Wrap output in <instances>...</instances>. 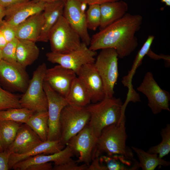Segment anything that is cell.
<instances>
[{"instance_id":"cell-1","label":"cell","mask_w":170,"mask_h":170,"mask_svg":"<svg viewBox=\"0 0 170 170\" xmlns=\"http://www.w3.org/2000/svg\"><path fill=\"white\" fill-rule=\"evenodd\" d=\"M143 18L127 13L123 17L100 30L91 38L89 48L96 51L114 48L120 58L130 55L138 45L135 33L140 29Z\"/></svg>"},{"instance_id":"cell-2","label":"cell","mask_w":170,"mask_h":170,"mask_svg":"<svg viewBox=\"0 0 170 170\" xmlns=\"http://www.w3.org/2000/svg\"><path fill=\"white\" fill-rule=\"evenodd\" d=\"M120 98H105L86 106L90 115L88 125L96 138L102 130L109 125L119 123L125 118V111Z\"/></svg>"},{"instance_id":"cell-3","label":"cell","mask_w":170,"mask_h":170,"mask_svg":"<svg viewBox=\"0 0 170 170\" xmlns=\"http://www.w3.org/2000/svg\"><path fill=\"white\" fill-rule=\"evenodd\" d=\"M125 122V118L119 123L109 125L102 130L96 141V148L100 153L110 156L122 155L133 158L132 150L126 145Z\"/></svg>"},{"instance_id":"cell-4","label":"cell","mask_w":170,"mask_h":170,"mask_svg":"<svg viewBox=\"0 0 170 170\" xmlns=\"http://www.w3.org/2000/svg\"><path fill=\"white\" fill-rule=\"evenodd\" d=\"M47 68L45 63L39 65L34 71L32 78L23 94L20 98L21 107L35 112L48 111V100L43 84Z\"/></svg>"},{"instance_id":"cell-5","label":"cell","mask_w":170,"mask_h":170,"mask_svg":"<svg viewBox=\"0 0 170 170\" xmlns=\"http://www.w3.org/2000/svg\"><path fill=\"white\" fill-rule=\"evenodd\" d=\"M51 52L66 54L77 49L82 43L81 39L63 15L52 27L49 34Z\"/></svg>"},{"instance_id":"cell-6","label":"cell","mask_w":170,"mask_h":170,"mask_svg":"<svg viewBox=\"0 0 170 170\" xmlns=\"http://www.w3.org/2000/svg\"><path fill=\"white\" fill-rule=\"evenodd\" d=\"M118 58L115 49H101L94 63L103 81L105 98L113 97L115 85L119 76Z\"/></svg>"},{"instance_id":"cell-7","label":"cell","mask_w":170,"mask_h":170,"mask_svg":"<svg viewBox=\"0 0 170 170\" xmlns=\"http://www.w3.org/2000/svg\"><path fill=\"white\" fill-rule=\"evenodd\" d=\"M90 115L86 107L68 105L61 113L60 122L61 136L60 140L65 145L69 140L76 135L89 121Z\"/></svg>"},{"instance_id":"cell-8","label":"cell","mask_w":170,"mask_h":170,"mask_svg":"<svg viewBox=\"0 0 170 170\" xmlns=\"http://www.w3.org/2000/svg\"><path fill=\"white\" fill-rule=\"evenodd\" d=\"M88 46L82 42L77 49L69 53L60 54L51 51L47 53L46 56L49 62L71 70L77 75L83 65L94 63L95 61L97 52L90 49Z\"/></svg>"},{"instance_id":"cell-9","label":"cell","mask_w":170,"mask_h":170,"mask_svg":"<svg viewBox=\"0 0 170 170\" xmlns=\"http://www.w3.org/2000/svg\"><path fill=\"white\" fill-rule=\"evenodd\" d=\"M137 90L147 97L148 105L153 114H157L163 110L170 111V94L159 86L151 72L148 71L146 73Z\"/></svg>"},{"instance_id":"cell-10","label":"cell","mask_w":170,"mask_h":170,"mask_svg":"<svg viewBox=\"0 0 170 170\" xmlns=\"http://www.w3.org/2000/svg\"><path fill=\"white\" fill-rule=\"evenodd\" d=\"M48 100V140H60L61 136L60 118L62 110L68 103L64 97L54 90L46 82L43 84Z\"/></svg>"},{"instance_id":"cell-11","label":"cell","mask_w":170,"mask_h":170,"mask_svg":"<svg viewBox=\"0 0 170 170\" xmlns=\"http://www.w3.org/2000/svg\"><path fill=\"white\" fill-rule=\"evenodd\" d=\"M87 5L80 0H65L63 16L79 36L82 42L89 46L91 37L86 24Z\"/></svg>"},{"instance_id":"cell-12","label":"cell","mask_w":170,"mask_h":170,"mask_svg":"<svg viewBox=\"0 0 170 170\" xmlns=\"http://www.w3.org/2000/svg\"><path fill=\"white\" fill-rule=\"evenodd\" d=\"M25 68L17 62L0 61V81L5 86L24 93L29 84L28 75Z\"/></svg>"},{"instance_id":"cell-13","label":"cell","mask_w":170,"mask_h":170,"mask_svg":"<svg viewBox=\"0 0 170 170\" xmlns=\"http://www.w3.org/2000/svg\"><path fill=\"white\" fill-rule=\"evenodd\" d=\"M97 139L88 124L71 137L65 145L69 146L74 153L78 154L77 163L83 162L89 165L92 160L93 151L96 147Z\"/></svg>"},{"instance_id":"cell-14","label":"cell","mask_w":170,"mask_h":170,"mask_svg":"<svg viewBox=\"0 0 170 170\" xmlns=\"http://www.w3.org/2000/svg\"><path fill=\"white\" fill-rule=\"evenodd\" d=\"M76 75L78 78L88 92L91 102L96 103L105 98L103 81L94 63L83 65Z\"/></svg>"},{"instance_id":"cell-15","label":"cell","mask_w":170,"mask_h":170,"mask_svg":"<svg viewBox=\"0 0 170 170\" xmlns=\"http://www.w3.org/2000/svg\"><path fill=\"white\" fill-rule=\"evenodd\" d=\"M76 74L73 71L58 65L47 69L44 82L56 92L65 97Z\"/></svg>"},{"instance_id":"cell-16","label":"cell","mask_w":170,"mask_h":170,"mask_svg":"<svg viewBox=\"0 0 170 170\" xmlns=\"http://www.w3.org/2000/svg\"><path fill=\"white\" fill-rule=\"evenodd\" d=\"M45 4L30 0L9 6L5 8L4 20L16 27L30 16L43 12Z\"/></svg>"},{"instance_id":"cell-17","label":"cell","mask_w":170,"mask_h":170,"mask_svg":"<svg viewBox=\"0 0 170 170\" xmlns=\"http://www.w3.org/2000/svg\"><path fill=\"white\" fill-rule=\"evenodd\" d=\"M43 141L26 124L23 123L13 142L7 149L11 153H26Z\"/></svg>"},{"instance_id":"cell-18","label":"cell","mask_w":170,"mask_h":170,"mask_svg":"<svg viewBox=\"0 0 170 170\" xmlns=\"http://www.w3.org/2000/svg\"><path fill=\"white\" fill-rule=\"evenodd\" d=\"M61 151L54 154H39L29 157L20 161L13 167L15 170H26L29 166L37 164L53 162L54 165L65 163L72 159L74 154L71 149L68 145Z\"/></svg>"},{"instance_id":"cell-19","label":"cell","mask_w":170,"mask_h":170,"mask_svg":"<svg viewBox=\"0 0 170 170\" xmlns=\"http://www.w3.org/2000/svg\"><path fill=\"white\" fill-rule=\"evenodd\" d=\"M44 21L43 12L30 16L15 27L16 38L20 40L37 42Z\"/></svg>"},{"instance_id":"cell-20","label":"cell","mask_w":170,"mask_h":170,"mask_svg":"<svg viewBox=\"0 0 170 170\" xmlns=\"http://www.w3.org/2000/svg\"><path fill=\"white\" fill-rule=\"evenodd\" d=\"M65 146L60 140H47L42 142L29 151L21 154L11 153L8 162L9 169H12L18 162L29 157L39 154L48 155L59 152L62 150Z\"/></svg>"},{"instance_id":"cell-21","label":"cell","mask_w":170,"mask_h":170,"mask_svg":"<svg viewBox=\"0 0 170 170\" xmlns=\"http://www.w3.org/2000/svg\"><path fill=\"white\" fill-rule=\"evenodd\" d=\"M64 1H58L45 3L43 11L44 17L43 26L37 42L48 41L49 32L59 18L63 15Z\"/></svg>"},{"instance_id":"cell-22","label":"cell","mask_w":170,"mask_h":170,"mask_svg":"<svg viewBox=\"0 0 170 170\" xmlns=\"http://www.w3.org/2000/svg\"><path fill=\"white\" fill-rule=\"evenodd\" d=\"M100 7L99 30L123 17L128 9L127 3L122 0L105 3L100 5Z\"/></svg>"},{"instance_id":"cell-23","label":"cell","mask_w":170,"mask_h":170,"mask_svg":"<svg viewBox=\"0 0 170 170\" xmlns=\"http://www.w3.org/2000/svg\"><path fill=\"white\" fill-rule=\"evenodd\" d=\"M39 49L35 42L19 39L16 57L17 62L24 67L32 64L38 58Z\"/></svg>"},{"instance_id":"cell-24","label":"cell","mask_w":170,"mask_h":170,"mask_svg":"<svg viewBox=\"0 0 170 170\" xmlns=\"http://www.w3.org/2000/svg\"><path fill=\"white\" fill-rule=\"evenodd\" d=\"M101 164L107 170H133L138 169L139 162L134 158H129L122 155L99 156Z\"/></svg>"},{"instance_id":"cell-25","label":"cell","mask_w":170,"mask_h":170,"mask_svg":"<svg viewBox=\"0 0 170 170\" xmlns=\"http://www.w3.org/2000/svg\"><path fill=\"white\" fill-rule=\"evenodd\" d=\"M65 98L68 105L76 106L86 107L91 102L88 92L77 77Z\"/></svg>"},{"instance_id":"cell-26","label":"cell","mask_w":170,"mask_h":170,"mask_svg":"<svg viewBox=\"0 0 170 170\" xmlns=\"http://www.w3.org/2000/svg\"><path fill=\"white\" fill-rule=\"evenodd\" d=\"M154 38L155 37L153 35H150L148 37L137 54L131 69L128 71L127 75L124 76L122 78V83L125 87L128 88V93L132 94L135 91L132 84L133 77L136 70L141 65L144 58L147 54L150 49V46Z\"/></svg>"},{"instance_id":"cell-27","label":"cell","mask_w":170,"mask_h":170,"mask_svg":"<svg viewBox=\"0 0 170 170\" xmlns=\"http://www.w3.org/2000/svg\"><path fill=\"white\" fill-rule=\"evenodd\" d=\"M132 149L139 159V168L143 170H154L158 166L167 167L170 165L169 161L160 158L156 154L150 153L133 146Z\"/></svg>"},{"instance_id":"cell-28","label":"cell","mask_w":170,"mask_h":170,"mask_svg":"<svg viewBox=\"0 0 170 170\" xmlns=\"http://www.w3.org/2000/svg\"><path fill=\"white\" fill-rule=\"evenodd\" d=\"M48 111L35 112L26 123L43 142L48 140Z\"/></svg>"},{"instance_id":"cell-29","label":"cell","mask_w":170,"mask_h":170,"mask_svg":"<svg viewBox=\"0 0 170 170\" xmlns=\"http://www.w3.org/2000/svg\"><path fill=\"white\" fill-rule=\"evenodd\" d=\"M22 124L11 121L0 120V143L3 151L13 142Z\"/></svg>"},{"instance_id":"cell-30","label":"cell","mask_w":170,"mask_h":170,"mask_svg":"<svg viewBox=\"0 0 170 170\" xmlns=\"http://www.w3.org/2000/svg\"><path fill=\"white\" fill-rule=\"evenodd\" d=\"M34 112L24 107L0 110V120H8L26 124Z\"/></svg>"},{"instance_id":"cell-31","label":"cell","mask_w":170,"mask_h":170,"mask_svg":"<svg viewBox=\"0 0 170 170\" xmlns=\"http://www.w3.org/2000/svg\"><path fill=\"white\" fill-rule=\"evenodd\" d=\"M162 141L158 144L151 147L147 152L156 154L162 158L167 155L170 152V124H167L160 132Z\"/></svg>"},{"instance_id":"cell-32","label":"cell","mask_w":170,"mask_h":170,"mask_svg":"<svg viewBox=\"0 0 170 170\" xmlns=\"http://www.w3.org/2000/svg\"><path fill=\"white\" fill-rule=\"evenodd\" d=\"M17 95L2 88L0 85V110L21 107Z\"/></svg>"},{"instance_id":"cell-33","label":"cell","mask_w":170,"mask_h":170,"mask_svg":"<svg viewBox=\"0 0 170 170\" xmlns=\"http://www.w3.org/2000/svg\"><path fill=\"white\" fill-rule=\"evenodd\" d=\"M86 21L88 29L95 30L99 27L101 21L100 5H89L86 11Z\"/></svg>"},{"instance_id":"cell-34","label":"cell","mask_w":170,"mask_h":170,"mask_svg":"<svg viewBox=\"0 0 170 170\" xmlns=\"http://www.w3.org/2000/svg\"><path fill=\"white\" fill-rule=\"evenodd\" d=\"M18 40L15 38L8 42L1 50L2 59L8 62H17L16 54Z\"/></svg>"},{"instance_id":"cell-35","label":"cell","mask_w":170,"mask_h":170,"mask_svg":"<svg viewBox=\"0 0 170 170\" xmlns=\"http://www.w3.org/2000/svg\"><path fill=\"white\" fill-rule=\"evenodd\" d=\"M0 31L8 42L16 38L15 27L7 23L4 20L0 22Z\"/></svg>"},{"instance_id":"cell-36","label":"cell","mask_w":170,"mask_h":170,"mask_svg":"<svg viewBox=\"0 0 170 170\" xmlns=\"http://www.w3.org/2000/svg\"><path fill=\"white\" fill-rule=\"evenodd\" d=\"M76 161L72 159L63 164L54 165L53 168L54 170H87L88 165L84 163L79 165Z\"/></svg>"},{"instance_id":"cell-37","label":"cell","mask_w":170,"mask_h":170,"mask_svg":"<svg viewBox=\"0 0 170 170\" xmlns=\"http://www.w3.org/2000/svg\"><path fill=\"white\" fill-rule=\"evenodd\" d=\"M100 154L95 148L93 153V161L90 165H88L87 170H107L106 167L100 162Z\"/></svg>"},{"instance_id":"cell-38","label":"cell","mask_w":170,"mask_h":170,"mask_svg":"<svg viewBox=\"0 0 170 170\" xmlns=\"http://www.w3.org/2000/svg\"><path fill=\"white\" fill-rule=\"evenodd\" d=\"M11 153L7 150L0 152V170L9 169L8 162Z\"/></svg>"},{"instance_id":"cell-39","label":"cell","mask_w":170,"mask_h":170,"mask_svg":"<svg viewBox=\"0 0 170 170\" xmlns=\"http://www.w3.org/2000/svg\"><path fill=\"white\" fill-rule=\"evenodd\" d=\"M53 168L51 163L49 162L31 165L28 167L26 170H51Z\"/></svg>"},{"instance_id":"cell-40","label":"cell","mask_w":170,"mask_h":170,"mask_svg":"<svg viewBox=\"0 0 170 170\" xmlns=\"http://www.w3.org/2000/svg\"><path fill=\"white\" fill-rule=\"evenodd\" d=\"M29 0H0V5L5 8L13 4Z\"/></svg>"},{"instance_id":"cell-41","label":"cell","mask_w":170,"mask_h":170,"mask_svg":"<svg viewBox=\"0 0 170 170\" xmlns=\"http://www.w3.org/2000/svg\"><path fill=\"white\" fill-rule=\"evenodd\" d=\"M81 1L89 5L93 4L101 5L103 3L118 1L120 0H80Z\"/></svg>"},{"instance_id":"cell-42","label":"cell","mask_w":170,"mask_h":170,"mask_svg":"<svg viewBox=\"0 0 170 170\" xmlns=\"http://www.w3.org/2000/svg\"><path fill=\"white\" fill-rule=\"evenodd\" d=\"M7 43L5 38L0 31V49L1 50Z\"/></svg>"},{"instance_id":"cell-43","label":"cell","mask_w":170,"mask_h":170,"mask_svg":"<svg viewBox=\"0 0 170 170\" xmlns=\"http://www.w3.org/2000/svg\"><path fill=\"white\" fill-rule=\"evenodd\" d=\"M5 8L0 5V22L3 21L5 15Z\"/></svg>"},{"instance_id":"cell-44","label":"cell","mask_w":170,"mask_h":170,"mask_svg":"<svg viewBox=\"0 0 170 170\" xmlns=\"http://www.w3.org/2000/svg\"><path fill=\"white\" fill-rule=\"evenodd\" d=\"M37 1L42 2L45 3H50L58 1H65V0H34Z\"/></svg>"},{"instance_id":"cell-45","label":"cell","mask_w":170,"mask_h":170,"mask_svg":"<svg viewBox=\"0 0 170 170\" xmlns=\"http://www.w3.org/2000/svg\"><path fill=\"white\" fill-rule=\"evenodd\" d=\"M161 2L164 3L167 6H170V0H161Z\"/></svg>"},{"instance_id":"cell-46","label":"cell","mask_w":170,"mask_h":170,"mask_svg":"<svg viewBox=\"0 0 170 170\" xmlns=\"http://www.w3.org/2000/svg\"><path fill=\"white\" fill-rule=\"evenodd\" d=\"M2 59V55L1 50L0 49V61Z\"/></svg>"},{"instance_id":"cell-47","label":"cell","mask_w":170,"mask_h":170,"mask_svg":"<svg viewBox=\"0 0 170 170\" xmlns=\"http://www.w3.org/2000/svg\"><path fill=\"white\" fill-rule=\"evenodd\" d=\"M3 151V149L0 143V152H2Z\"/></svg>"}]
</instances>
